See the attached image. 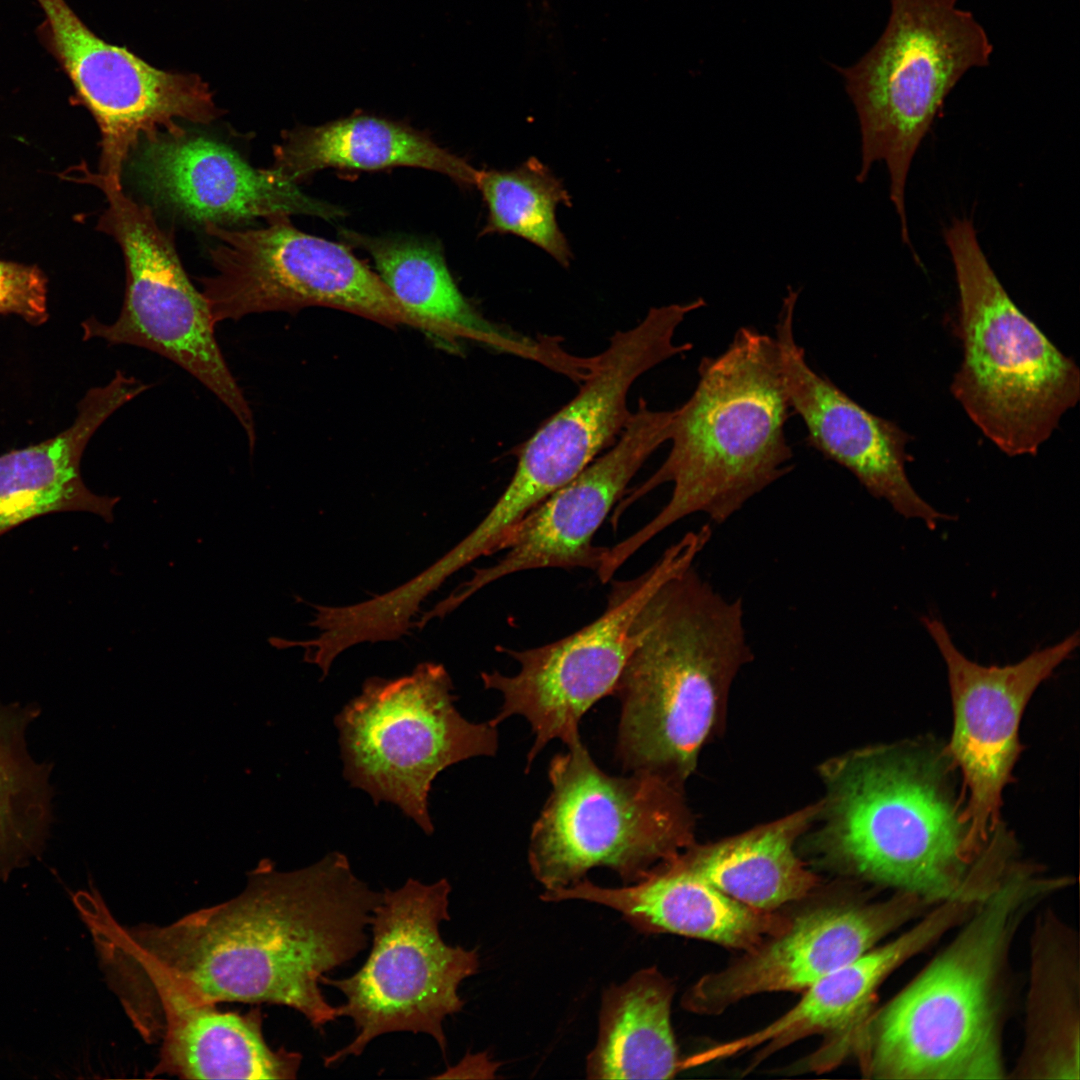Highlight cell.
I'll use <instances>...</instances> for the list:
<instances>
[{"label":"cell","mask_w":1080,"mask_h":1080,"mask_svg":"<svg viewBox=\"0 0 1080 1080\" xmlns=\"http://www.w3.org/2000/svg\"><path fill=\"white\" fill-rule=\"evenodd\" d=\"M546 902L583 900L620 913L642 933H672L749 951L783 931L790 918L750 907L689 869L679 854L642 880L612 888L587 878L545 890Z\"/></svg>","instance_id":"603a6c76"},{"label":"cell","mask_w":1080,"mask_h":1080,"mask_svg":"<svg viewBox=\"0 0 1080 1080\" xmlns=\"http://www.w3.org/2000/svg\"><path fill=\"white\" fill-rule=\"evenodd\" d=\"M946 746L911 740L866 747L822 768L827 796L821 845L850 875L936 905L979 904L1001 882L993 848L967 841L963 798Z\"/></svg>","instance_id":"3957f363"},{"label":"cell","mask_w":1080,"mask_h":1080,"mask_svg":"<svg viewBox=\"0 0 1080 1080\" xmlns=\"http://www.w3.org/2000/svg\"><path fill=\"white\" fill-rule=\"evenodd\" d=\"M343 240L366 251L379 277L419 328L460 336L536 359L539 344L505 335L482 319L459 291L439 244L411 236H371L351 230Z\"/></svg>","instance_id":"4316f807"},{"label":"cell","mask_w":1080,"mask_h":1080,"mask_svg":"<svg viewBox=\"0 0 1080 1080\" xmlns=\"http://www.w3.org/2000/svg\"><path fill=\"white\" fill-rule=\"evenodd\" d=\"M452 691L444 666L424 662L399 678L366 679L335 717L345 779L375 804L398 806L428 835V795L438 774L498 749L497 727L465 719Z\"/></svg>","instance_id":"30bf717a"},{"label":"cell","mask_w":1080,"mask_h":1080,"mask_svg":"<svg viewBox=\"0 0 1080 1080\" xmlns=\"http://www.w3.org/2000/svg\"><path fill=\"white\" fill-rule=\"evenodd\" d=\"M921 621L946 664L953 707L946 749L962 776L968 845L981 854L1001 822L1003 790L1022 749L1018 731L1025 707L1036 689L1076 650L1079 633L1016 663L986 666L967 658L939 619L923 617Z\"/></svg>","instance_id":"2e32d148"},{"label":"cell","mask_w":1080,"mask_h":1080,"mask_svg":"<svg viewBox=\"0 0 1080 1080\" xmlns=\"http://www.w3.org/2000/svg\"><path fill=\"white\" fill-rule=\"evenodd\" d=\"M267 223L255 229L205 224L215 241L209 248L215 273L199 280L216 324L317 305L418 327L347 246L298 230L288 216Z\"/></svg>","instance_id":"4fadbf2b"},{"label":"cell","mask_w":1080,"mask_h":1080,"mask_svg":"<svg viewBox=\"0 0 1080 1080\" xmlns=\"http://www.w3.org/2000/svg\"><path fill=\"white\" fill-rule=\"evenodd\" d=\"M131 170L159 203L203 224L309 215L343 217L338 206L305 194L269 168H254L230 147L186 132H160L134 148Z\"/></svg>","instance_id":"ffe728a7"},{"label":"cell","mask_w":1080,"mask_h":1080,"mask_svg":"<svg viewBox=\"0 0 1080 1080\" xmlns=\"http://www.w3.org/2000/svg\"><path fill=\"white\" fill-rule=\"evenodd\" d=\"M101 191L108 207L98 229L122 250L126 289L117 319L111 324L85 320L83 339L145 348L177 364L233 413L252 452V410L219 347L208 302L188 278L172 234L159 226L149 206L134 201L123 188Z\"/></svg>","instance_id":"7c38bea8"},{"label":"cell","mask_w":1080,"mask_h":1080,"mask_svg":"<svg viewBox=\"0 0 1080 1080\" xmlns=\"http://www.w3.org/2000/svg\"><path fill=\"white\" fill-rule=\"evenodd\" d=\"M475 187L488 215L481 234H511L568 267L572 252L557 219L558 205H571L562 182L537 158L509 170H478Z\"/></svg>","instance_id":"4dcf8cb0"},{"label":"cell","mask_w":1080,"mask_h":1080,"mask_svg":"<svg viewBox=\"0 0 1080 1080\" xmlns=\"http://www.w3.org/2000/svg\"><path fill=\"white\" fill-rule=\"evenodd\" d=\"M689 399L674 409L671 449L642 484L627 490L613 509L617 528L624 511L663 484L666 505L643 527L608 547L597 570L602 582L669 526L702 513L722 524L792 469L785 436L791 406L774 337L739 328L727 349L704 357Z\"/></svg>","instance_id":"277c9868"},{"label":"cell","mask_w":1080,"mask_h":1080,"mask_svg":"<svg viewBox=\"0 0 1080 1080\" xmlns=\"http://www.w3.org/2000/svg\"><path fill=\"white\" fill-rule=\"evenodd\" d=\"M1071 876L1021 858L960 930L891 1000L874 1009L852 1052L864 1076L895 1080L1004 1079L1010 953L1025 920Z\"/></svg>","instance_id":"7a4b0ae2"},{"label":"cell","mask_w":1080,"mask_h":1080,"mask_svg":"<svg viewBox=\"0 0 1080 1080\" xmlns=\"http://www.w3.org/2000/svg\"><path fill=\"white\" fill-rule=\"evenodd\" d=\"M381 898L332 852L291 872L262 864L237 896L165 925L124 926L109 910L95 921L103 964L192 999L268 1003L318 1030L338 1018L320 979L366 949Z\"/></svg>","instance_id":"6da1fadb"},{"label":"cell","mask_w":1080,"mask_h":1080,"mask_svg":"<svg viewBox=\"0 0 1080 1080\" xmlns=\"http://www.w3.org/2000/svg\"><path fill=\"white\" fill-rule=\"evenodd\" d=\"M1007 1078L1080 1079L1079 939L1050 908L1035 917L1023 1045Z\"/></svg>","instance_id":"d4e9b609"},{"label":"cell","mask_w":1080,"mask_h":1080,"mask_svg":"<svg viewBox=\"0 0 1080 1080\" xmlns=\"http://www.w3.org/2000/svg\"><path fill=\"white\" fill-rule=\"evenodd\" d=\"M639 640L612 695L620 702L616 758L625 772L682 783L753 657L740 599L694 564L667 579L638 614Z\"/></svg>","instance_id":"5b68a950"},{"label":"cell","mask_w":1080,"mask_h":1080,"mask_svg":"<svg viewBox=\"0 0 1080 1080\" xmlns=\"http://www.w3.org/2000/svg\"><path fill=\"white\" fill-rule=\"evenodd\" d=\"M630 773H606L582 741L551 759V791L528 845L531 872L545 890L568 887L595 867L636 883L693 845L681 784Z\"/></svg>","instance_id":"ba28073f"},{"label":"cell","mask_w":1080,"mask_h":1080,"mask_svg":"<svg viewBox=\"0 0 1080 1080\" xmlns=\"http://www.w3.org/2000/svg\"><path fill=\"white\" fill-rule=\"evenodd\" d=\"M799 291L788 287L775 328L791 409L807 430L808 444L852 473L874 497L905 518L934 528L945 515L914 489L906 473L908 434L861 406L807 363L794 335Z\"/></svg>","instance_id":"d6986e66"},{"label":"cell","mask_w":1080,"mask_h":1080,"mask_svg":"<svg viewBox=\"0 0 1080 1080\" xmlns=\"http://www.w3.org/2000/svg\"><path fill=\"white\" fill-rule=\"evenodd\" d=\"M887 25L875 45L842 75L860 125L865 182L885 162L901 236L911 245L905 187L913 157L945 99L972 68L989 64L993 46L974 15L957 0H890Z\"/></svg>","instance_id":"52a82bcc"},{"label":"cell","mask_w":1080,"mask_h":1080,"mask_svg":"<svg viewBox=\"0 0 1080 1080\" xmlns=\"http://www.w3.org/2000/svg\"><path fill=\"white\" fill-rule=\"evenodd\" d=\"M944 239L959 292L963 357L951 393L1008 456L1035 455L1080 398V370L1014 303L983 253L971 220Z\"/></svg>","instance_id":"8992f818"},{"label":"cell","mask_w":1080,"mask_h":1080,"mask_svg":"<svg viewBox=\"0 0 1080 1080\" xmlns=\"http://www.w3.org/2000/svg\"><path fill=\"white\" fill-rule=\"evenodd\" d=\"M933 906L917 895L893 891L875 902L807 910L727 968L702 976L685 993L683 1006L717 1015L755 994L805 990Z\"/></svg>","instance_id":"ac0fdd59"},{"label":"cell","mask_w":1080,"mask_h":1080,"mask_svg":"<svg viewBox=\"0 0 1080 1080\" xmlns=\"http://www.w3.org/2000/svg\"><path fill=\"white\" fill-rule=\"evenodd\" d=\"M706 305L703 298L652 307L634 327L616 331L607 347L590 359L578 393L522 446L515 472L493 508L515 526L569 482L627 425L629 390L644 373L692 349L674 335L686 316Z\"/></svg>","instance_id":"5bb4252c"},{"label":"cell","mask_w":1080,"mask_h":1080,"mask_svg":"<svg viewBox=\"0 0 1080 1080\" xmlns=\"http://www.w3.org/2000/svg\"><path fill=\"white\" fill-rule=\"evenodd\" d=\"M150 384L117 370L104 386L90 389L67 429L53 438L0 456V535L54 512H89L114 519L118 496H102L84 484L80 463L96 430Z\"/></svg>","instance_id":"cb8c5ba5"},{"label":"cell","mask_w":1080,"mask_h":1080,"mask_svg":"<svg viewBox=\"0 0 1080 1080\" xmlns=\"http://www.w3.org/2000/svg\"><path fill=\"white\" fill-rule=\"evenodd\" d=\"M708 542L703 529L689 531L642 574L613 581L604 612L564 638L523 650L496 647L519 670L513 675L481 673L484 687L503 698L489 723L497 727L516 715L527 720L534 735L527 768L550 741L561 740L567 747L581 741L583 716L613 693L637 645L642 606L667 579L693 565Z\"/></svg>","instance_id":"8fae6325"},{"label":"cell","mask_w":1080,"mask_h":1080,"mask_svg":"<svg viewBox=\"0 0 1080 1080\" xmlns=\"http://www.w3.org/2000/svg\"><path fill=\"white\" fill-rule=\"evenodd\" d=\"M0 314H15L31 324L47 320L46 279L39 269L0 260Z\"/></svg>","instance_id":"1f68e13d"},{"label":"cell","mask_w":1080,"mask_h":1080,"mask_svg":"<svg viewBox=\"0 0 1080 1080\" xmlns=\"http://www.w3.org/2000/svg\"><path fill=\"white\" fill-rule=\"evenodd\" d=\"M126 1014L146 1041L160 1042L151 1076L182 1079H295L302 1055L271 1048L259 1011L225 1012L151 983L135 990Z\"/></svg>","instance_id":"44dd1931"},{"label":"cell","mask_w":1080,"mask_h":1080,"mask_svg":"<svg viewBox=\"0 0 1080 1080\" xmlns=\"http://www.w3.org/2000/svg\"><path fill=\"white\" fill-rule=\"evenodd\" d=\"M270 167L299 184L325 168L382 170L408 166L442 173L464 187H475L478 169L405 123L355 114L319 126L283 132Z\"/></svg>","instance_id":"484cf974"},{"label":"cell","mask_w":1080,"mask_h":1080,"mask_svg":"<svg viewBox=\"0 0 1080 1080\" xmlns=\"http://www.w3.org/2000/svg\"><path fill=\"white\" fill-rule=\"evenodd\" d=\"M450 892L444 878L432 884L409 878L381 892L366 961L348 977L320 979L343 994L337 1016L350 1018L356 1031L324 1057L325 1067L359 1056L372 1040L395 1032L427 1034L445 1055L444 1020L462 1010L459 986L479 969L476 950L449 945L441 936L442 922L450 920Z\"/></svg>","instance_id":"9c48e42d"},{"label":"cell","mask_w":1080,"mask_h":1080,"mask_svg":"<svg viewBox=\"0 0 1080 1080\" xmlns=\"http://www.w3.org/2000/svg\"><path fill=\"white\" fill-rule=\"evenodd\" d=\"M45 15L49 46L101 133L98 172L81 181L122 188V173L143 138L185 132L177 120L208 124L221 110L199 75L158 69L98 37L65 0H36Z\"/></svg>","instance_id":"9a60e30c"},{"label":"cell","mask_w":1080,"mask_h":1080,"mask_svg":"<svg viewBox=\"0 0 1080 1080\" xmlns=\"http://www.w3.org/2000/svg\"><path fill=\"white\" fill-rule=\"evenodd\" d=\"M818 811L819 806L809 807L726 840L691 845L679 857L728 896L773 912L808 896L819 883L795 851L797 839Z\"/></svg>","instance_id":"83f0119b"},{"label":"cell","mask_w":1080,"mask_h":1080,"mask_svg":"<svg viewBox=\"0 0 1080 1080\" xmlns=\"http://www.w3.org/2000/svg\"><path fill=\"white\" fill-rule=\"evenodd\" d=\"M40 710L0 705V881L46 847L52 815L51 768L33 759L26 733Z\"/></svg>","instance_id":"f546056e"},{"label":"cell","mask_w":1080,"mask_h":1080,"mask_svg":"<svg viewBox=\"0 0 1080 1080\" xmlns=\"http://www.w3.org/2000/svg\"><path fill=\"white\" fill-rule=\"evenodd\" d=\"M960 909L941 903L898 937L875 946L857 959L805 989L801 1000L785 1014L754 1033L708 1049L684 1063L721 1060L762 1046L750 1067L805 1037L823 1032L839 1034L838 1052L851 1051L853 1042L874 1010L876 993L897 968L918 955L961 921Z\"/></svg>","instance_id":"7402d4cb"},{"label":"cell","mask_w":1080,"mask_h":1080,"mask_svg":"<svg viewBox=\"0 0 1080 1080\" xmlns=\"http://www.w3.org/2000/svg\"><path fill=\"white\" fill-rule=\"evenodd\" d=\"M675 984L644 968L602 996L597 1043L587 1057L590 1079H670L680 1069L671 1024Z\"/></svg>","instance_id":"f1b7e54d"},{"label":"cell","mask_w":1080,"mask_h":1080,"mask_svg":"<svg viewBox=\"0 0 1080 1080\" xmlns=\"http://www.w3.org/2000/svg\"><path fill=\"white\" fill-rule=\"evenodd\" d=\"M675 410H653L644 399L616 442L579 474L530 511L511 531L493 565L473 576L423 613L443 618L492 582L517 572L583 568L597 571L607 547L593 538L648 458L669 441ZM500 550V551H501Z\"/></svg>","instance_id":"e0dca14e"}]
</instances>
